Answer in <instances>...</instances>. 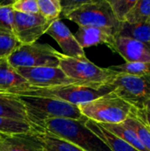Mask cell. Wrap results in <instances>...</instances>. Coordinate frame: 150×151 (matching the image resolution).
I'll list each match as a JSON object with an SVG mask.
<instances>
[{
    "label": "cell",
    "mask_w": 150,
    "mask_h": 151,
    "mask_svg": "<svg viewBox=\"0 0 150 151\" xmlns=\"http://www.w3.org/2000/svg\"><path fill=\"white\" fill-rule=\"evenodd\" d=\"M87 120L51 119L34 127V129L37 132L49 133L84 151H111L86 127Z\"/></svg>",
    "instance_id": "6da1fadb"
},
{
    "label": "cell",
    "mask_w": 150,
    "mask_h": 151,
    "mask_svg": "<svg viewBox=\"0 0 150 151\" xmlns=\"http://www.w3.org/2000/svg\"><path fill=\"white\" fill-rule=\"evenodd\" d=\"M111 92H112V88L110 86H105L101 89H94L79 85H62L41 88L26 84L16 87L2 96L43 97L65 102L78 106L79 104L93 101Z\"/></svg>",
    "instance_id": "7a4b0ae2"
},
{
    "label": "cell",
    "mask_w": 150,
    "mask_h": 151,
    "mask_svg": "<svg viewBox=\"0 0 150 151\" xmlns=\"http://www.w3.org/2000/svg\"><path fill=\"white\" fill-rule=\"evenodd\" d=\"M23 104L28 122L35 127L51 119H87L77 105L65 102L34 96H15Z\"/></svg>",
    "instance_id": "3957f363"
},
{
    "label": "cell",
    "mask_w": 150,
    "mask_h": 151,
    "mask_svg": "<svg viewBox=\"0 0 150 151\" xmlns=\"http://www.w3.org/2000/svg\"><path fill=\"white\" fill-rule=\"evenodd\" d=\"M81 114L99 124H121L134 111L129 103L111 92L93 101L78 105Z\"/></svg>",
    "instance_id": "277c9868"
},
{
    "label": "cell",
    "mask_w": 150,
    "mask_h": 151,
    "mask_svg": "<svg viewBox=\"0 0 150 151\" xmlns=\"http://www.w3.org/2000/svg\"><path fill=\"white\" fill-rule=\"evenodd\" d=\"M58 67L65 74L72 79L83 87L101 89L117 75L111 69L102 68L92 63L88 58H70L62 54Z\"/></svg>",
    "instance_id": "5b68a950"
},
{
    "label": "cell",
    "mask_w": 150,
    "mask_h": 151,
    "mask_svg": "<svg viewBox=\"0 0 150 151\" xmlns=\"http://www.w3.org/2000/svg\"><path fill=\"white\" fill-rule=\"evenodd\" d=\"M66 19L79 27L108 28L118 33L121 22L116 18L108 0H87Z\"/></svg>",
    "instance_id": "8992f818"
},
{
    "label": "cell",
    "mask_w": 150,
    "mask_h": 151,
    "mask_svg": "<svg viewBox=\"0 0 150 151\" xmlns=\"http://www.w3.org/2000/svg\"><path fill=\"white\" fill-rule=\"evenodd\" d=\"M62 53L50 44H21L7 58L14 67H58Z\"/></svg>",
    "instance_id": "52a82bcc"
},
{
    "label": "cell",
    "mask_w": 150,
    "mask_h": 151,
    "mask_svg": "<svg viewBox=\"0 0 150 151\" xmlns=\"http://www.w3.org/2000/svg\"><path fill=\"white\" fill-rule=\"evenodd\" d=\"M107 86L137 110H143L146 103L150 101V76L117 73Z\"/></svg>",
    "instance_id": "ba28073f"
},
{
    "label": "cell",
    "mask_w": 150,
    "mask_h": 151,
    "mask_svg": "<svg viewBox=\"0 0 150 151\" xmlns=\"http://www.w3.org/2000/svg\"><path fill=\"white\" fill-rule=\"evenodd\" d=\"M53 21L40 14L15 12L13 34L21 44H31L47 33Z\"/></svg>",
    "instance_id": "9c48e42d"
},
{
    "label": "cell",
    "mask_w": 150,
    "mask_h": 151,
    "mask_svg": "<svg viewBox=\"0 0 150 151\" xmlns=\"http://www.w3.org/2000/svg\"><path fill=\"white\" fill-rule=\"evenodd\" d=\"M15 69L29 86L41 88L62 85L81 86L78 81L68 78L59 67H18Z\"/></svg>",
    "instance_id": "30bf717a"
},
{
    "label": "cell",
    "mask_w": 150,
    "mask_h": 151,
    "mask_svg": "<svg viewBox=\"0 0 150 151\" xmlns=\"http://www.w3.org/2000/svg\"><path fill=\"white\" fill-rule=\"evenodd\" d=\"M0 151H44L39 132L0 134Z\"/></svg>",
    "instance_id": "8fae6325"
},
{
    "label": "cell",
    "mask_w": 150,
    "mask_h": 151,
    "mask_svg": "<svg viewBox=\"0 0 150 151\" xmlns=\"http://www.w3.org/2000/svg\"><path fill=\"white\" fill-rule=\"evenodd\" d=\"M46 34L50 35L57 42L63 50V55L70 58H86L84 50L75 39L74 35L60 19H57L51 23Z\"/></svg>",
    "instance_id": "7c38bea8"
},
{
    "label": "cell",
    "mask_w": 150,
    "mask_h": 151,
    "mask_svg": "<svg viewBox=\"0 0 150 151\" xmlns=\"http://www.w3.org/2000/svg\"><path fill=\"white\" fill-rule=\"evenodd\" d=\"M126 63L150 62V44L144 43L131 38L116 36L111 47Z\"/></svg>",
    "instance_id": "4fadbf2b"
},
{
    "label": "cell",
    "mask_w": 150,
    "mask_h": 151,
    "mask_svg": "<svg viewBox=\"0 0 150 151\" xmlns=\"http://www.w3.org/2000/svg\"><path fill=\"white\" fill-rule=\"evenodd\" d=\"M117 33L111 29L95 27H79L74 37L84 50L99 44H105L111 49Z\"/></svg>",
    "instance_id": "5bb4252c"
},
{
    "label": "cell",
    "mask_w": 150,
    "mask_h": 151,
    "mask_svg": "<svg viewBox=\"0 0 150 151\" xmlns=\"http://www.w3.org/2000/svg\"><path fill=\"white\" fill-rule=\"evenodd\" d=\"M86 127L101 139L111 151H138L121 138L105 129L99 123L88 119L86 121Z\"/></svg>",
    "instance_id": "9a60e30c"
},
{
    "label": "cell",
    "mask_w": 150,
    "mask_h": 151,
    "mask_svg": "<svg viewBox=\"0 0 150 151\" xmlns=\"http://www.w3.org/2000/svg\"><path fill=\"white\" fill-rule=\"evenodd\" d=\"M26 84H27L26 80L18 73L7 58H0V95H4L11 89Z\"/></svg>",
    "instance_id": "2e32d148"
},
{
    "label": "cell",
    "mask_w": 150,
    "mask_h": 151,
    "mask_svg": "<svg viewBox=\"0 0 150 151\" xmlns=\"http://www.w3.org/2000/svg\"><path fill=\"white\" fill-rule=\"evenodd\" d=\"M0 117L28 122L23 104L15 96L0 95Z\"/></svg>",
    "instance_id": "e0dca14e"
},
{
    "label": "cell",
    "mask_w": 150,
    "mask_h": 151,
    "mask_svg": "<svg viewBox=\"0 0 150 151\" xmlns=\"http://www.w3.org/2000/svg\"><path fill=\"white\" fill-rule=\"evenodd\" d=\"M116 36L127 37L150 44V23L129 24L121 22Z\"/></svg>",
    "instance_id": "ac0fdd59"
},
{
    "label": "cell",
    "mask_w": 150,
    "mask_h": 151,
    "mask_svg": "<svg viewBox=\"0 0 150 151\" xmlns=\"http://www.w3.org/2000/svg\"><path fill=\"white\" fill-rule=\"evenodd\" d=\"M105 129L111 132L118 137L121 138L123 141L130 144L138 151H149L145 146L141 142L136 134L124 123L121 124H100Z\"/></svg>",
    "instance_id": "d6986e66"
},
{
    "label": "cell",
    "mask_w": 150,
    "mask_h": 151,
    "mask_svg": "<svg viewBox=\"0 0 150 151\" xmlns=\"http://www.w3.org/2000/svg\"><path fill=\"white\" fill-rule=\"evenodd\" d=\"M136 110L127 118L124 124L129 127L137 135L141 142L145 146V148L150 151V127L149 125L138 116Z\"/></svg>",
    "instance_id": "ffe728a7"
},
{
    "label": "cell",
    "mask_w": 150,
    "mask_h": 151,
    "mask_svg": "<svg viewBox=\"0 0 150 151\" xmlns=\"http://www.w3.org/2000/svg\"><path fill=\"white\" fill-rule=\"evenodd\" d=\"M124 22L129 24L150 23V0H137Z\"/></svg>",
    "instance_id": "44dd1931"
},
{
    "label": "cell",
    "mask_w": 150,
    "mask_h": 151,
    "mask_svg": "<svg viewBox=\"0 0 150 151\" xmlns=\"http://www.w3.org/2000/svg\"><path fill=\"white\" fill-rule=\"evenodd\" d=\"M109 69L118 74L150 76V62H126L125 64L122 65L110 66Z\"/></svg>",
    "instance_id": "7402d4cb"
},
{
    "label": "cell",
    "mask_w": 150,
    "mask_h": 151,
    "mask_svg": "<svg viewBox=\"0 0 150 151\" xmlns=\"http://www.w3.org/2000/svg\"><path fill=\"white\" fill-rule=\"evenodd\" d=\"M44 143V151H84L75 145L46 132H39Z\"/></svg>",
    "instance_id": "603a6c76"
},
{
    "label": "cell",
    "mask_w": 150,
    "mask_h": 151,
    "mask_svg": "<svg viewBox=\"0 0 150 151\" xmlns=\"http://www.w3.org/2000/svg\"><path fill=\"white\" fill-rule=\"evenodd\" d=\"M34 130V127L28 122L0 117V134L27 133Z\"/></svg>",
    "instance_id": "cb8c5ba5"
},
{
    "label": "cell",
    "mask_w": 150,
    "mask_h": 151,
    "mask_svg": "<svg viewBox=\"0 0 150 151\" xmlns=\"http://www.w3.org/2000/svg\"><path fill=\"white\" fill-rule=\"evenodd\" d=\"M39 14L49 20L59 19L62 6L60 0H37Z\"/></svg>",
    "instance_id": "d4e9b609"
},
{
    "label": "cell",
    "mask_w": 150,
    "mask_h": 151,
    "mask_svg": "<svg viewBox=\"0 0 150 151\" xmlns=\"http://www.w3.org/2000/svg\"><path fill=\"white\" fill-rule=\"evenodd\" d=\"M20 45L13 33L0 29V58H8Z\"/></svg>",
    "instance_id": "484cf974"
},
{
    "label": "cell",
    "mask_w": 150,
    "mask_h": 151,
    "mask_svg": "<svg viewBox=\"0 0 150 151\" xmlns=\"http://www.w3.org/2000/svg\"><path fill=\"white\" fill-rule=\"evenodd\" d=\"M12 1H0V29L13 33L14 13Z\"/></svg>",
    "instance_id": "4316f807"
},
{
    "label": "cell",
    "mask_w": 150,
    "mask_h": 151,
    "mask_svg": "<svg viewBox=\"0 0 150 151\" xmlns=\"http://www.w3.org/2000/svg\"><path fill=\"white\" fill-rule=\"evenodd\" d=\"M137 0H108L116 18L124 22L126 15L134 6Z\"/></svg>",
    "instance_id": "83f0119b"
},
{
    "label": "cell",
    "mask_w": 150,
    "mask_h": 151,
    "mask_svg": "<svg viewBox=\"0 0 150 151\" xmlns=\"http://www.w3.org/2000/svg\"><path fill=\"white\" fill-rule=\"evenodd\" d=\"M11 8L15 12L39 14L37 0H15L11 3Z\"/></svg>",
    "instance_id": "f1b7e54d"
},
{
    "label": "cell",
    "mask_w": 150,
    "mask_h": 151,
    "mask_svg": "<svg viewBox=\"0 0 150 151\" xmlns=\"http://www.w3.org/2000/svg\"><path fill=\"white\" fill-rule=\"evenodd\" d=\"M87 2V0H63L61 1V6H62V11L60 17L65 18L76 11L79 7H80L82 4H84ZM59 17V19H60Z\"/></svg>",
    "instance_id": "f546056e"
},
{
    "label": "cell",
    "mask_w": 150,
    "mask_h": 151,
    "mask_svg": "<svg viewBox=\"0 0 150 151\" xmlns=\"http://www.w3.org/2000/svg\"><path fill=\"white\" fill-rule=\"evenodd\" d=\"M136 112L138 114V116H140L150 127V113L149 111H147L145 109L143 110H136Z\"/></svg>",
    "instance_id": "4dcf8cb0"
},
{
    "label": "cell",
    "mask_w": 150,
    "mask_h": 151,
    "mask_svg": "<svg viewBox=\"0 0 150 151\" xmlns=\"http://www.w3.org/2000/svg\"><path fill=\"white\" fill-rule=\"evenodd\" d=\"M144 109L150 113V101H149L148 103H146V104L144 106Z\"/></svg>",
    "instance_id": "1f68e13d"
}]
</instances>
